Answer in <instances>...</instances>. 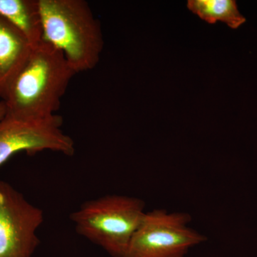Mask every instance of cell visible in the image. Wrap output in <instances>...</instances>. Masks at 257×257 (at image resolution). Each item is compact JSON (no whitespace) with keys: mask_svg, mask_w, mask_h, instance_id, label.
<instances>
[{"mask_svg":"<svg viewBox=\"0 0 257 257\" xmlns=\"http://www.w3.org/2000/svg\"><path fill=\"white\" fill-rule=\"evenodd\" d=\"M43 222V211L0 179V257H32Z\"/></svg>","mask_w":257,"mask_h":257,"instance_id":"8992f818","label":"cell"},{"mask_svg":"<svg viewBox=\"0 0 257 257\" xmlns=\"http://www.w3.org/2000/svg\"><path fill=\"white\" fill-rule=\"evenodd\" d=\"M62 116L24 119L5 114L0 120V167L20 152L33 155L44 151L72 157L75 153L73 139L62 130Z\"/></svg>","mask_w":257,"mask_h":257,"instance_id":"5b68a950","label":"cell"},{"mask_svg":"<svg viewBox=\"0 0 257 257\" xmlns=\"http://www.w3.org/2000/svg\"><path fill=\"white\" fill-rule=\"evenodd\" d=\"M32 50L23 34L0 15V98L3 100Z\"/></svg>","mask_w":257,"mask_h":257,"instance_id":"52a82bcc","label":"cell"},{"mask_svg":"<svg viewBox=\"0 0 257 257\" xmlns=\"http://www.w3.org/2000/svg\"><path fill=\"white\" fill-rule=\"evenodd\" d=\"M6 114V105H5V101H0V120L3 119Z\"/></svg>","mask_w":257,"mask_h":257,"instance_id":"30bf717a","label":"cell"},{"mask_svg":"<svg viewBox=\"0 0 257 257\" xmlns=\"http://www.w3.org/2000/svg\"><path fill=\"white\" fill-rule=\"evenodd\" d=\"M43 38L62 52L76 74L97 65L103 50L100 25L84 0H39Z\"/></svg>","mask_w":257,"mask_h":257,"instance_id":"7a4b0ae2","label":"cell"},{"mask_svg":"<svg viewBox=\"0 0 257 257\" xmlns=\"http://www.w3.org/2000/svg\"><path fill=\"white\" fill-rule=\"evenodd\" d=\"M75 72L62 52L44 40L32 49L4 99L6 115L47 119L56 115Z\"/></svg>","mask_w":257,"mask_h":257,"instance_id":"6da1fadb","label":"cell"},{"mask_svg":"<svg viewBox=\"0 0 257 257\" xmlns=\"http://www.w3.org/2000/svg\"><path fill=\"white\" fill-rule=\"evenodd\" d=\"M0 15L23 34L32 49L44 41L39 0H0Z\"/></svg>","mask_w":257,"mask_h":257,"instance_id":"ba28073f","label":"cell"},{"mask_svg":"<svg viewBox=\"0 0 257 257\" xmlns=\"http://www.w3.org/2000/svg\"><path fill=\"white\" fill-rule=\"evenodd\" d=\"M145 208V202L138 197L109 194L82 203L70 219L77 234L111 257H124Z\"/></svg>","mask_w":257,"mask_h":257,"instance_id":"3957f363","label":"cell"},{"mask_svg":"<svg viewBox=\"0 0 257 257\" xmlns=\"http://www.w3.org/2000/svg\"><path fill=\"white\" fill-rule=\"evenodd\" d=\"M188 213L157 209L145 213L124 257H184L189 250L207 240L189 227Z\"/></svg>","mask_w":257,"mask_h":257,"instance_id":"277c9868","label":"cell"},{"mask_svg":"<svg viewBox=\"0 0 257 257\" xmlns=\"http://www.w3.org/2000/svg\"><path fill=\"white\" fill-rule=\"evenodd\" d=\"M187 8L209 24L220 21L231 29H237L246 22L234 0H189Z\"/></svg>","mask_w":257,"mask_h":257,"instance_id":"9c48e42d","label":"cell"}]
</instances>
